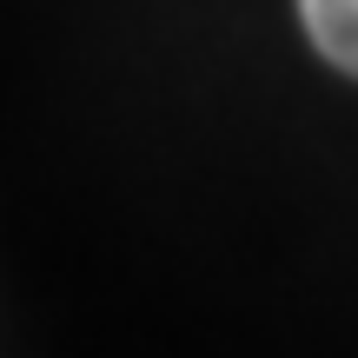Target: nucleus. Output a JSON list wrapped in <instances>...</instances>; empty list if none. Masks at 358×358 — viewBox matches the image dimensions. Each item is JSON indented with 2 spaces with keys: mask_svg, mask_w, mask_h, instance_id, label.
Returning <instances> with one entry per match:
<instances>
[{
  "mask_svg": "<svg viewBox=\"0 0 358 358\" xmlns=\"http://www.w3.org/2000/svg\"><path fill=\"white\" fill-rule=\"evenodd\" d=\"M299 20H306V40L319 47V60L358 80V0H299Z\"/></svg>",
  "mask_w": 358,
  "mask_h": 358,
  "instance_id": "nucleus-1",
  "label": "nucleus"
}]
</instances>
